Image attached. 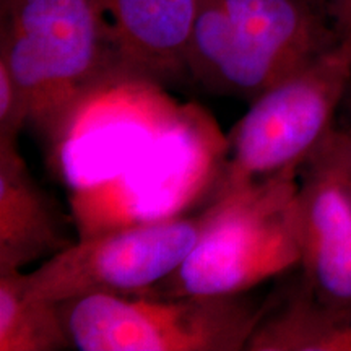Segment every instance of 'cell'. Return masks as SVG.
Returning <instances> with one entry per match:
<instances>
[{
	"label": "cell",
	"mask_w": 351,
	"mask_h": 351,
	"mask_svg": "<svg viewBox=\"0 0 351 351\" xmlns=\"http://www.w3.org/2000/svg\"><path fill=\"white\" fill-rule=\"evenodd\" d=\"M301 288L351 313V135L333 129L298 171Z\"/></svg>",
	"instance_id": "cell-7"
},
{
	"label": "cell",
	"mask_w": 351,
	"mask_h": 351,
	"mask_svg": "<svg viewBox=\"0 0 351 351\" xmlns=\"http://www.w3.org/2000/svg\"><path fill=\"white\" fill-rule=\"evenodd\" d=\"M245 351H351V313L319 304L301 287L263 311Z\"/></svg>",
	"instance_id": "cell-10"
},
{
	"label": "cell",
	"mask_w": 351,
	"mask_h": 351,
	"mask_svg": "<svg viewBox=\"0 0 351 351\" xmlns=\"http://www.w3.org/2000/svg\"><path fill=\"white\" fill-rule=\"evenodd\" d=\"M326 2H327V0H326Z\"/></svg>",
	"instance_id": "cell-14"
},
{
	"label": "cell",
	"mask_w": 351,
	"mask_h": 351,
	"mask_svg": "<svg viewBox=\"0 0 351 351\" xmlns=\"http://www.w3.org/2000/svg\"><path fill=\"white\" fill-rule=\"evenodd\" d=\"M127 80L174 82L187 57L202 0H98Z\"/></svg>",
	"instance_id": "cell-8"
},
{
	"label": "cell",
	"mask_w": 351,
	"mask_h": 351,
	"mask_svg": "<svg viewBox=\"0 0 351 351\" xmlns=\"http://www.w3.org/2000/svg\"><path fill=\"white\" fill-rule=\"evenodd\" d=\"M28 114L10 70L0 60V142H16Z\"/></svg>",
	"instance_id": "cell-12"
},
{
	"label": "cell",
	"mask_w": 351,
	"mask_h": 351,
	"mask_svg": "<svg viewBox=\"0 0 351 351\" xmlns=\"http://www.w3.org/2000/svg\"><path fill=\"white\" fill-rule=\"evenodd\" d=\"M59 221L16 142H0V274L67 247Z\"/></svg>",
	"instance_id": "cell-9"
},
{
	"label": "cell",
	"mask_w": 351,
	"mask_h": 351,
	"mask_svg": "<svg viewBox=\"0 0 351 351\" xmlns=\"http://www.w3.org/2000/svg\"><path fill=\"white\" fill-rule=\"evenodd\" d=\"M339 41L326 0H202L187 69L252 103Z\"/></svg>",
	"instance_id": "cell-2"
},
{
	"label": "cell",
	"mask_w": 351,
	"mask_h": 351,
	"mask_svg": "<svg viewBox=\"0 0 351 351\" xmlns=\"http://www.w3.org/2000/svg\"><path fill=\"white\" fill-rule=\"evenodd\" d=\"M350 85L351 36L257 96L231 130L215 199L298 173L333 130V117Z\"/></svg>",
	"instance_id": "cell-5"
},
{
	"label": "cell",
	"mask_w": 351,
	"mask_h": 351,
	"mask_svg": "<svg viewBox=\"0 0 351 351\" xmlns=\"http://www.w3.org/2000/svg\"><path fill=\"white\" fill-rule=\"evenodd\" d=\"M327 10L339 38L351 36V0H327Z\"/></svg>",
	"instance_id": "cell-13"
},
{
	"label": "cell",
	"mask_w": 351,
	"mask_h": 351,
	"mask_svg": "<svg viewBox=\"0 0 351 351\" xmlns=\"http://www.w3.org/2000/svg\"><path fill=\"white\" fill-rule=\"evenodd\" d=\"M0 60L28 124L54 145L90 98L132 83L98 0H0Z\"/></svg>",
	"instance_id": "cell-1"
},
{
	"label": "cell",
	"mask_w": 351,
	"mask_h": 351,
	"mask_svg": "<svg viewBox=\"0 0 351 351\" xmlns=\"http://www.w3.org/2000/svg\"><path fill=\"white\" fill-rule=\"evenodd\" d=\"M67 348L60 304L34 296L21 270L0 274V351Z\"/></svg>",
	"instance_id": "cell-11"
},
{
	"label": "cell",
	"mask_w": 351,
	"mask_h": 351,
	"mask_svg": "<svg viewBox=\"0 0 351 351\" xmlns=\"http://www.w3.org/2000/svg\"><path fill=\"white\" fill-rule=\"evenodd\" d=\"M194 251L148 296H231L300 267L298 173H285L215 199Z\"/></svg>",
	"instance_id": "cell-3"
},
{
	"label": "cell",
	"mask_w": 351,
	"mask_h": 351,
	"mask_svg": "<svg viewBox=\"0 0 351 351\" xmlns=\"http://www.w3.org/2000/svg\"><path fill=\"white\" fill-rule=\"evenodd\" d=\"M263 311L245 293H93L60 302L70 346L80 351H245Z\"/></svg>",
	"instance_id": "cell-4"
},
{
	"label": "cell",
	"mask_w": 351,
	"mask_h": 351,
	"mask_svg": "<svg viewBox=\"0 0 351 351\" xmlns=\"http://www.w3.org/2000/svg\"><path fill=\"white\" fill-rule=\"evenodd\" d=\"M213 215L215 204L194 217L163 218L90 236L25 274L26 287L57 304L93 293L145 295L182 265Z\"/></svg>",
	"instance_id": "cell-6"
}]
</instances>
